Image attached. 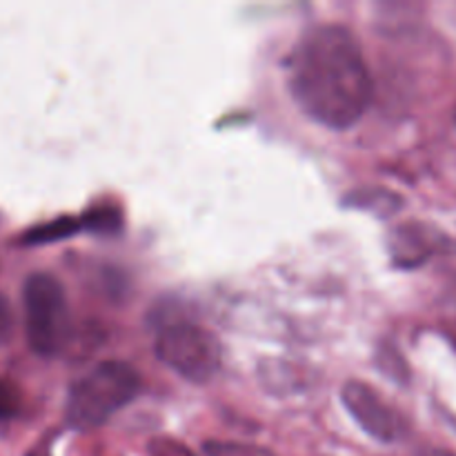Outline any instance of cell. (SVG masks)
Instances as JSON below:
<instances>
[{"instance_id":"obj_1","label":"cell","mask_w":456,"mask_h":456,"mask_svg":"<svg viewBox=\"0 0 456 456\" xmlns=\"http://www.w3.org/2000/svg\"><path fill=\"white\" fill-rule=\"evenodd\" d=\"M297 105L316 123L347 129L372 101V78L359 43L343 25H316L301 36L288 61Z\"/></svg>"},{"instance_id":"obj_2","label":"cell","mask_w":456,"mask_h":456,"mask_svg":"<svg viewBox=\"0 0 456 456\" xmlns=\"http://www.w3.org/2000/svg\"><path fill=\"white\" fill-rule=\"evenodd\" d=\"M138 392H141V379L132 365L123 361L98 363L69 387L67 421L80 430L102 426L118 410L132 403Z\"/></svg>"},{"instance_id":"obj_3","label":"cell","mask_w":456,"mask_h":456,"mask_svg":"<svg viewBox=\"0 0 456 456\" xmlns=\"http://www.w3.org/2000/svg\"><path fill=\"white\" fill-rule=\"evenodd\" d=\"M25 334L31 350L40 356H56L71 337V314L65 289L56 276L36 272L22 288Z\"/></svg>"},{"instance_id":"obj_4","label":"cell","mask_w":456,"mask_h":456,"mask_svg":"<svg viewBox=\"0 0 456 456\" xmlns=\"http://www.w3.org/2000/svg\"><path fill=\"white\" fill-rule=\"evenodd\" d=\"M154 350L169 370L191 383H208L223 361L218 338L194 323H174L163 328L156 337Z\"/></svg>"},{"instance_id":"obj_5","label":"cell","mask_w":456,"mask_h":456,"mask_svg":"<svg viewBox=\"0 0 456 456\" xmlns=\"http://www.w3.org/2000/svg\"><path fill=\"white\" fill-rule=\"evenodd\" d=\"M341 401L350 417L377 441L395 444L405 436V430H408L405 419L390 403H386L381 395L368 383L347 381L341 390Z\"/></svg>"},{"instance_id":"obj_6","label":"cell","mask_w":456,"mask_h":456,"mask_svg":"<svg viewBox=\"0 0 456 456\" xmlns=\"http://www.w3.org/2000/svg\"><path fill=\"white\" fill-rule=\"evenodd\" d=\"M444 236L421 223H403L392 232V261L401 267H417L426 263L444 245Z\"/></svg>"},{"instance_id":"obj_7","label":"cell","mask_w":456,"mask_h":456,"mask_svg":"<svg viewBox=\"0 0 456 456\" xmlns=\"http://www.w3.org/2000/svg\"><path fill=\"white\" fill-rule=\"evenodd\" d=\"M350 200L352 205H356V208L372 209V212H379L381 216H387V214L403 208V200L399 199V194L387 190H379V187H368V190L352 191Z\"/></svg>"},{"instance_id":"obj_8","label":"cell","mask_w":456,"mask_h":456,"mask_svg":"<svg viewBox=\"0 0 456 456\" xmlns=\"http://www.w3.org/2000/svg\"><path fill=\"white\" fill-rule=\"evenodd\" d=\"M78 221H71V218H58V221L47 223V225H40L36 230H29L22 236V243H49V240L62 239V236H69L78 230Z\"/></svg>"},{"instance_id":"obj_9","label":"cell","mask_w":456,"mask_h":456,"mask_svg":"<svg viewBox=\"0 0 456 456\" xmlns=\"http://www.w3.org/2000/svg\"><path fill=\"white\" fill-rule=\"evenodd\" d=\"M203 452L208 456H276L272 450L239 441H205Z\"/></svg>"},{"instance_id":"obj_10","label":"cell","mask_w":456,"mask_h":456,"mask_svg":"<svg viewBox=\"0 0 456 456\" xmlns=\"http://www.w3.org/2000/svg\"><path fill=\"white\" fill-rule=\"evenodd\" d=\"M22 408V395L16 383L9 379H0V421L18 417Z\"/></svg>"},{"instance_id":"obj_11","label":"cell","mask_w":456,"mask_h":456,"mask_svg":"<svg viewBox=\"0 0 456 456\" xmlns=\"http://www.w3.org/2000/svg\"><path fill=\"white\" fill-rule=\"evenodd\" d=\"M147 454L150 456H196L181 441L172 439V436H156L147 445Z\"/></svg>"},{"instance_id":"obj_12","label":"cell","mask_w":456,"mask_h":456,"mask_svg":"<svg viewBox=\"0 0 456 456\" xmlns=\"http://www.w3.org/2000/svg\"><path fill=\"white\" fill-rule=\"evenodd\" d=\"M12 332H13L12 305H9L7 297H3V294H0V346H4V343L12 338Z\"/></svg>"},{"instance_id":"obj_13","label":"cell","mask_w":456,"mask_h":456,"mask_svg":"<svg viewBox=\"0 0 456 456\" xmlns=\"http://www.w3.org/2000/svg\"><path fill=\"white\" fill-rule=\"evenodd\" d=\"M419 456H456L454 452H448V450H436V448H428L423 450Z\"/></svg>"}]
</instances>
